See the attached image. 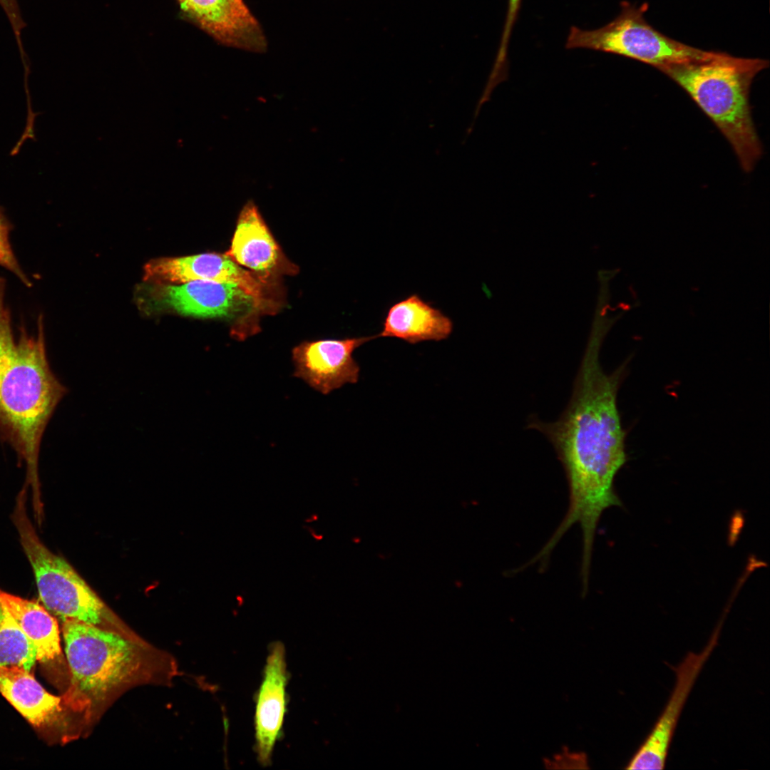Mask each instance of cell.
<instances>
[{"label": "cell", "instance_id": "obj_1", "mask_svg": "<svg viewBox=\"0 0 770 770\" xmlns=\"http://www.w3.org/2000/svg\"><path fill=\"white\" fill-rule=\"evenodd\" d=\"M605 337L600 331H591L572 396L558 419L545 422L532 416L528 425L551 443L568 484V510L544 548L553 551L563 535L578 524L584 566L591 563L602 514L610 508L622 505L614 481L627 459L626 433L617 402L627 364L610 374L604 371L600 351Z\"/></svg>", "mask_w": 770, "mask_h": 770}, {"label": "cell", "instance_id": "obj_2", "mask_svg": "<svg viewBox=\"0 0 770 770\" xmlns=\"http://www.w3.org/2000/svg\"><path fill=\"white\" fill-rule=\"evenodd\" d=\"M69 684L62 696L82 732L93 728L127 690L144 684L169 685L175 659L143 639L73 619L62 625Z\"/></svg>", "mask_w": 770, "mask_h": 770}, {"label": "cell", "instance_id": "obj_3", "mask_svg": "<svg viewBox=\"0 0 770 770\" xmlns=\"http://www.w3.org/2000/svg\"><path fill=\"white\" fill-rule=\"evenodd\" d=\"M0 277V438L26 468L35 505L41 504L38 459L46 428L66 392L51 369L41 316L36 336L23 327L16 339Z\"/></svg>", "mask_w": 770, "mask_h": 770}, {"label": "cell", "instance_id": "obj_4", "mask_svg": "<svg viewBox=\"0 0 770 770\" xmlns=\"http://www.w3.org/2000/svg\"><path fill=\"white\" fill-rule=\"evenodd\" d=\"M769 61L713 51L703 59L660 71L682 87L731 144L742 169L753 170L762 146L751 117L750 87Z\"/></svg>", "mask_w": 770, "mask_h": 770}, {"label": "cell", "instance_id": "obj_5", "mask_svg": "<svg viewBox=\"0 0 770 770\" xmlns=\"http://www.w3.org/2000/svg\"><path fill=\"white\" fill-rule=\"evenodd\" d=\"M26 491L23 488L12 519L46 608L63 620L73 619L131 639H142L108 610L68 563L41 542L26 513Z\"/></svg>", "mask_w": 770, "mask_h": 770}, {"label": "cell", "instance_id": "obj_6", "mask_svg": "<svg viewBox=\"0 0 770 770\" xmlns=\"http://www.w3.org/2000/svg\"><path fill=\"white\" fill-rule=\"evenodd\" d=\"M646 4L623 1L612 21L597 29H570L565 47L614 53L637 60L662 71L667 67L705 58L713 51L701 50L671 38L646 21Z\"/></svg>", "mask_w": 770, "mask_h": 770}, {"label": "cell", "instance_id": "obj_7", "mask_svg": "<svg viewBox=\"0 0 770 770\" xmlns=\"http://www.w3.org/2000/svg\"><path fill=\"white\" fill-rule=\"evenodd\" d=\"M719 625L699 653L689 652L674 670L676 681L662 713L625 769H662L682 711L704 665L718 645Z\"/></svg>", "mask_w": 770, "mask_h": 770}, {"label": "cell", "instance_id": "obj_8", "mask_svg": "<svg viewBox=\"0 0 770 770\" xmlns=\"http://www.w3.org/2000/svg\"><path fill=\"white\" fill-rule=\"evenodd\" d=\"M144 272L145 280L160 284L192 280L234 284L252 298L256 309H264L272 303L267 297V282L242 268L226 254L158 258L145 265Z\"/></svg>", "mask_w": 770, "mask_h": 770}, {"label": "cell", "instance_id": "obj_9", "mask_svg": "<svg viewBox=\"0 0 770 770\" xmlns=\"http://www.w3.org/2000/svg\"><path fill=\"white\" fill-rule=\"evenodd\" d=\"M144 297L143 302L151 309H166L196 317H232L255 308L252 298L238 286L207 280L178 285L156 283L148 287Z\"/></svg>", "mask_w": 770, "mask_h": 770}, {"label": "cell", "instance_id": "obj_10", "mask_svg": "<svg viewBox=\"0 0 770 770\" xmlns=\"http://www.w3.org/2000/svg\"><path fill=\"white\" fill-rule=\"evenodd\" d=\"M375 336L303 342L292 351L293 376L324 395L359 380L354 351Z\"/></svg>", "mask_w": 770, "mask_h": 770}, {"label": "cell", "instance_id": "obj_11", "mask_svg": "<svg viewBox=\"0 0 770 770\" xmlns=\"http://www.w3.org/2000/svg\"><path fill=\"white\" fill-rule=\"evenodd\" d=\"M186 17L220 43L265 52L263 31L242 0H177Z\"/></svg>", "mask_w": 770, "mask_h": 770}, {"label": "cell", "instance_id": "obj_12", "mask_svg": "<svg viewBox=\"0 0 770 770\" xmlns=\"http://www.w3.org/2000/svg\"><path fill=\"white\" fill-rule=\"evenodd\" d=\"M0 692L34 727L80 735L62 697L46 691L29 671L0 666Z\"/></svg>", "mask_w": 770, "mask_h": 770}, {"label": "cell", "instance_id": "obj_13", "mask_svg": "<svg viewBox=\"0 0 770 770\" xmlns=\"http://www.w3.org/2000/svg\"><path fill=\"white\" fill-rule=\"evenodd\" d=\"M225 254L266 282L270 276L290 273L296 268L285 258L252 200L240 212L230 247Z\"/></svg>", "mask_w": 770, "mask_h": 770}, {"label": "cell", "instance_id": "obj_14", "mask_svg": "<svg viewBox=\"0 0 770 770\" xmlns=\"http://www.w3.org/2000/svg\"><path fill=\"white\" fill-rule=\"evenodd\" d=\"M287 672L283 644L271 646L257 696L255 711L256 751L261 764H270L279 736L286 709Z\"/></svg>", "mask_w": 770, "mask_h": 770}, {"label": "cell", "instance_id": "obj_15", "mask_svg": "<svg viewBox=\"0 0 770 770\" xmlns=\"http://www.w3.org/2000/svg\"><path fill=\"white\" fill-rule=\"evenodd\" d=\"M453 328L448 316L414 294L390 307L377 337L397 338L414 344L444 340Z\"/></svg>", "mask_w": 770, "mask_h": 770}, {"label": "cell", "instance_id": "obj_16", "mask_svg": "<svg viewBox=\"0 0 770 770\" xmlns=\"http://www.w3.org/2000/svg\"><path fill=\"white\" fill-rule=\"evenodd\" d=\"M0 603L20 626L36 652L37 660L64 667L58 622L36 602L0 589Z\"/></svg>", "mask_w": 770, "mask_h": 770}, {"label": "cell", "instance_id": "obj_17", "mask_svg": "<svg viewBox=\"0 0 770 770\" xmlns=\"http://www.w3.org/2000/svg\"><path fill=\"white\" fill-rule=\"evenodd\" d=\"M36 661L32 642L0 603V666L30 672Z\"/></svg>", "mask_w": 770, "mask_h": 770}, {"label": "cell", "instance_id": "obj_18", "mask_svg": "<svg viewBox=\"0 0 770 770\" xmlns=\"http://www.w3.org/2000/svg\"><path fill=\"white\" fill-rule=\"evenodd\" d=\"M11 225L0 209V266L15 274L26 286L31 282L21 270L9 240Z\"/></svg>", "mask_w": 770, "mask_h": 770}, {"label": "cell", "instance_id": "obj_19", "mask_svg": "<svg viewBox=\"0 0 770 770\" xmlns=\"http://www.w3.org/2000/svg\"><path fill=\"white\" fill-rule=\"evenodd\" d=\"M0 6L11 27L17 28L24 23L18 0H0Z\"/></svg>", "mask_w": 770, "mask_h": 770}, {"label": "cell", "instance_id": "obj_20", "mask_svg": "<svg viewBox=\"0 0 770 770\" xmlns=\"http://www.w3.org/2000/svg\"><path fill=\"white\" fill-rule=\"evenodd\" d=\"M598 320H600V319H598ZM601 321H602V320H601ZM602 321H604V320H602ZM604 322H605V321H604ZM607 324H608V323H607ZM609 324V325H610V324Z\"/></svg>", "mask_w": 770, "mask_h": 770}, {"label": "cell", "instance_id": "obj_21", "mask_svg": "<svg viewBox=\"0 0 770 770\" xmlns=\"http://www.w3.org/2000/svg\"><path fill=\"white\" fill-rule=\"evenodd\" d=\"M513 1H519V0H513Z\"/></svg>", "mask_w": 770, "mask_h": 770}]
</instances>
